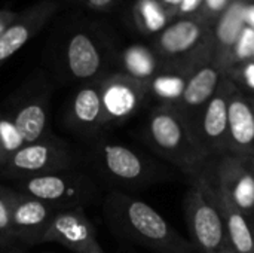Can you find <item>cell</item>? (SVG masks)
Segmentation results:
<instances>
[{"mask_svg": "<svg viewBox=\"0 0 254 253\" xmlns=\"http://www.w3.org/2000/svg\"><path fill=\"white\" fill-rule=\"evenodd\" d=\"M243 158H244V161H246V164H247L249 170L252 171V174H253V177H254V149L252 151V152H249L247 155H244Z\"/></svg>", "mask_w": 254, "mask_h": 253, "instance_id": "obj_33", "label": "cell"}, {"mask_svg": "<svg viewBox=\"0 0 254 253\" xmlns=\"http://www.w3.org/2000/svg\"><path fill=\"white\" fill-rule=\"evenodd\" d=\"M18 12H13L10 9H0V34L16 19Z\"/></svg>", "mask_w": 254, "mask_h": 253, "instance_id": "obj_28", "label": "cell"}, {"mask_svg": "<svg viewBox=\"0 0 254 253\" xmlns=\"http://www.w3.org/2000/svg\"><path fill=\"white\" fill-rule=\"evenodd\" d=\"M134 19L137 27L147 34L161 33L167 27V9L158 0H135Z\"/></svg>", "mask_w": 254, "mask_h": 253, "instance_id": "obj_22", "label": "cell"}, {"mask_svg": "<svg viewBox=\"0 0 254 253\" xmlns=\"http://www.w3.org/2000/svg\"><path fill=\"white\" fill-rule=\"evenodd\" d=\"M110 231L128 243L152 253H193L195 248L146 201L113 189L101 201Z\"/></svg>", "mask_w": 254, "mask_h": 253, "instance_id": "obj_1", "label": "cell"}, {"mask_svg": "<svg viewBox=\"0 0 254 253\" xmlns=\"http://www.w3.org/2000/svg\"><path fill=\"white\" fill-rule=\"evenodd\" d=\"M25 143L19 128L6 110H0V167Z\"/></svg>", "mask_w": 254, "mask_h": 253, "instance_id": "obj_24", "label": "cell"}, {"mask_svg": "<svg viewBox=\"0 0 254 253\" xmlns=\"http://www.w3.org/2000/svg\"><path fill=\"white\" fill-rule=\"evenodd\" d=\"M249 221H250V227H252V234H253V253H254V215H253V216H249Z\"/></svg>", "mask_w": 254, "mask_h": 253, "instance_id": "obj_35", "label": "cell"}, {"mask_svg": "<svg viewBox=\"0 0 254 253\" xmlns=\"http://www.w3.org/2000/svg\"><path fill=\"white\" fill-rule=\"evenodd\" d=\"M234 58L237 61H247L253 58L254 54V30L252 27L246 25L241 36L238 37L234 49Z\"/></svg>", "mask_w": 254, "mask_h": 253, "instance_id": "obj_26", "label": "cell"}, {"mask_svg": "<svg viewBox=\"0 0 254 253\" xmlns=\"http://www.w3.org/2000/svg\"><path fill=\"white\" fill-rule=\"evenodd\" d=\"M250 104H252V107H253V110H254V100L252 101V103H250Z\"/></svg>", "mask_w": 254, "mask_h": 253, "instance_id": "obj_37", "label": "cell"}, {"mask_svg": "<svg viewBox=\"0 0 254 253\" xmlns=\"http://www.w3.org/2000/svg\"><path fill=\"white\" fill-rule=\"evenodd\" d=\"M204 0H183L179 6V10L182 13H192L196 9H199V6L202 4Z\"/></svg>", "mask_w": 254, "mask_h": 253, "instance_id": "obj_30", "label": "cell"}, {"mask_svg": "<svg viewBox=\"0 0 254 253\" xmlns=\"http://www.w3.org/2000/svg\"><path fill=\"white\" fill-rule=\"evenodd\" d=\"M88 161L104 182L122 192L124 189L147 188L167 177V171L152 158L125 143L109 142L103 136L92 140Z\"/></svg>", "mask_w": 254, "mask_h": 253, "instance_id": "obj_3", "label": "cell"}, {"mask_svg": "<svg viewBox=\"0 0 254 253\" xmlns=\"http://www.w3.org/2000/svg\"><path fill=\"white\" fill-rule=\"evenodd\" d=\"M147 82L137 81L122 72L100 79V97L104 131L119 127L131 119L149 97Z\"/></svg>", "mask_w": 254, "mask_h": 253, "instance_id": "obj_9", "label": "cell"}, {"mask_svg": "<svg viewBox=\"0 0 254 253\" xmlns=\"http://www.w3.org/2000/svg\"><path fill=\"white\" fill-rule=\"evenodd\" d=\"M243 82L246 84V86L254 91V61L247 63L243 67Z\"/></svg>", "mask_w": 254, "mask_h": 253, "instance_id": "obj_29", "label": "cell"}, {"mask_svg": "<svg viewBox=\"0 0 254 253\" xmlns=\"http://www.w3.org/2000/svg\"><path fill=\"white\" fill-rule=\"evenodd\" d=\"M42 243H57L71 253H106L85 209L57 212Z\"/></svg>", "mask_w": 254, "mask_h": 253, "instance_id": "obj_10", "label": "cell"}, {"mask_svg": "<svg viewBox=\"0 0 254 253\" xmlns=\"http://www.w3.org/2000/svg\"><path fill=\"white\" fill-rule=\"evenodd\" d=\"M144 137L162 160L190 177L196 179L205 171L211 155L173 104L161 103L150 112Z\"/></svg>", "mask_w": 254, "mask_h": 253, "instance_id": "obj_2", "label": "cell"}, {"mask_svg": "<svg viewBox=\"0 0 254 253\" xmlns=\"http://www.w3.org/2000/svg\"><path fill=\"white\" fill-rule=\"evenodd\" d=\"M222 76L219 69L213 66H204L195 70L188 78L180 100L176 104H173L174 109L183 118V121L188 124V127L193 131V134L204 107L216 94Z\"/></svg>", "mask_w": 254, "mask_h": 253, "instance_id": "obj_16", "label": "cell"}, {"mask_svg": "<svg viewBox=\"0 0 254 253\" xmlns=\"http://www.w3.org/2000/svg\"><path fill=\"white\" fill-rule=\"evenodd\" d=\"M15 183L16 188L13 189L43 201L57 212L85 209L101 201L98 182L79 166L24 179Z\"/></svg>", "mask_w": 254, "mask_h": 253, "instance_id": "obj_4", "label": "cell"}, {"mask_svg": "<svg viewBox=\"0 0 254 253\" xmlns=\"http://www.w3.org/2000/svg\"><path fill=\"white\" fill-rule=\"evenodd\" d=\"M60 9V0H40L22 12L0 34V67L37 36Z\"/></svg>", "mask_w": 254, "mask_h": 253, "instance_id": "obj_14", "label": "cell"}, {"mask_svg": "<svg viewBox=\"0 0 254 253\" xmlns=\"http://www.w3.org/2000/svg\"><path fill=\"white\" fill-rule=\"evenodd\" d=\"M58 58L63 76L79 85L97 82L110 73V48L98 33L88 28L70 33L61 45Z\"/></svg>", "mask_w": 254, "mask_h": 253, "instance_id": "obj_6", "label": "cell"}, {"mask_svg": "<svg viewBox=\"0 0 254 253\" xmlns=\"http://www.w3.org/2000/svg\"><path fill=\"white\" fill-rule=\"evenodd\" d=\"M15 243L12 228V207L9 198V188L0 185V246Z\"/></svg>", "mask_w": 254, "mask_h": 253, "instance_id": "obj_25", "label": "cell"}, {"mask_svg": "<svg viewBox=\"0 0 254 253\" xmlns=\"http://www.w3.org/2000/svg\"><path fill=\"white\" fill-rule=\"evenodd\" d=\"M64 125L76 136L95 140L103 136V109L100 97V81L82 84L71 95L65 113Z\"/></svg>", "mask_w": 254, "mask_h": 253, "instance_id": "obj_12", "label": "cell"}, {"mask_svg": "<svg viewBox=\"0 0 254 253\" xmlns=\"http://www.w3.org/2000/svg\"><path fill=\"white\" fill-rule=\"evenodd\" d=\"M220 253H237V252H235L231 246H226V248H225V249H223Z\"/></svg>", "mask_w": 254, "mask_h": 253, "instance_id": "obj_36", "label": "cell"}, {"mask_svg": "<svg viewBox=\"0 0 254 253\" xmlns=\"http://www.w3.org/2000/svg\"><path fill=\"white\" fill-rule=\"evenodd\" d=\"M68 1L95 12H109L119 3V0H68Z\"/></svg>", "mask_w": 254, "mask_h": 253, "instance_id": "obj_27", "label": "cell"}, {"mask_svg": "<svg viewBox=\"0 0 254 253\" xmlns=\"http://www.w3.org/2000/svg\"><path fill=\"white\" fill-rule=\"evenodd\" d=\"M188 78L179 72L173 70H162L153 79L147 82L149 94L161 100L165 104H176L186 86Z\"/></svg>", "mask_w": 254, "mask_h": 253, "instance_id": "obj_21", "label": "cell"}, {"mask_svg": "<svg viewBox=\"0 0 254 253\" xmlns=\"http://www.w3.org/2000/svg\"><path fill=\"white\" fill-rule=\"evenodd\" d=\"M235 86L228 81H222L216 94L204 107L195 136L210 155L228 154V107Z\"/></svg>", "mask_w": 254, "mask_h": 253, "instance_id": "obj_13", "label": "cell"}, {"mask_svg": "<svg viewBox=\"0 0 254 253\" xmlns=\"http://www.w3.org/2000/svg\"><path fill=\"white\" fill-rule=\"evenodd\" d=\"M183 209L190 243L195 251L220 253L229 246L216 192L205 173L193 179V185L186 194Z\"/></svg>", "mask_w": 254, "mask_h": 253, "instance_id": "obj_5", "label": "cell"}, {"mask_svg": "<svg viewBox=\"0 0 254 253\" xmlns=\"http://www.w3.org/2000/svg\"><path fill=\"white\" fill-rule=\"evenodd\" d=\"M9 198L13 240L25 246L40 245L57 210L13 188H9Z\"/></svg>", "mask_w": 254, "mask_h": 253, "instance_id": "obj_11", "label": "cell"}, {"mask_svg": "<svg viewBox=\"0 0 254 253\" xmlns=\"http://www.w3.org/2000/svg\"><path fill=\"white\" fill-rule=\"evenodd\" d=\"M244 18H246V25L252 27L254 30V6H247L246 7Z\"/></svg>", "mask_w": 254, "mask_h": 253, "instance_id": "obj_32", "label": "cell"}, {"mask_svg": "<svg viewBox=\"0 0 254 253\" xmlns=\"http://www.w3.org/2000/svg\"><path fill=\"white\" fill-rule=\"evenodd\" d=\"M77 163L79 157L71 145L55 134H51L37 142L24 145L0 167V176L19 182L74 167Z\"/></svg>", "mask_w": 254, "mask_h": 253, "instance_id": "obj_7", "label": "cell"}, {"mask_svg": "<svg viewBox=\"0 0 254 253\" xmlns=\"http://www.w3.org/2000/svg\"><path fill=\"white\" fill-rule=\"evenodd\" d=\"M244 10H246V6H243L241 3H235L220 18L216 27V37L222 48L231 49V51L234 49L238 37L241 36L246 27Z\"/></svg>", "mask_w": 254, "mask_h": 253, "instance_id": "obj_23", "label": "cell"}, {"mask_svg": "<svg viewBox=\"0 0 254 253\" xmlns=\"http://www.w3.org/2000/svg\"><path fill=\"white\" fill-rule=\"evenodd\" d=\"M214 188L225 192L246 215H254V177L243 157L222 155L211 174H207Z\"/></svg>", "mask_w": 254, "mask_h": 253, "instance_id": "obj_15", "label": "cell"}, {"mask_svg": "<svg viewBox=\"0 0 254 253\" xmlns=\"http://www.w3.org/2000/svg\"><path fill=\"white\" fill-rule=\"evenodd\" d=\"M51 97L52 88L40 73L33 75L12 97L6 110L19 128L25 143L51 136Z\"/></svg>", "mask_w": 254, "mask_h": 253, "instance_id": "obj_8", "label": "cell"}, {"mask_svg": "<svg viewBox=\"0 0 254 253\" xmlns=\"http://www.w3.org/2000/svg\"><path fill=\"white\" fill-rule=\"evenodd\" d=\"M204 1L207 3L208 9L213 10V12H220V10H223L225 6H226V3H228V0H204Z\"/></svg>", "mask_w": 254, "mask_h": 253, "instance_id": "obj_31", "label": "cell"}, {"mask_svg": "<svg viewBox=\"0 0 254 253\" xmlns=\"http://www.w3.org/2000/svg\"><path fill=\"white\" fill-rule=\"evenodd\" d=\"M165 9H174V7H179L180 6V3L183 1V0H158Z\"/></svg>", "mask_w": 254, "mask_h": 253, "instance_id": "obj_34", "label": "cell"}, {"mask_svg": "<svg viewBox=\"0 0 254 253\" xmlns=\"http://www.w3.org/2000/svg\"><path fill=\"white\" fill-rule=\"evenodd\" d=\"M253 61H254V54H253Z\"/></svg>", "mask_w": 254, "mask_h": 253, "instance_id": "obj_38", "label": "cell"}, {"mask_svg": "<svg viewBox=\"0 0 254 253\" xmlns=\"http://www.w3.org/2000/svg\"><path fill=\"white\" fill-rule=\"evenodd\" d=\"M119 60H121V66H122V73L128 75L137 81L149 82L158 73L162 72L156 54L141 45L128 46L121 54Z\"/></svg>", "mask_w": 254, "mask_h": 253, "instance_id": "obj_20", "label": "cell"}, {"mask_svg": "<svg viewBox=\"0 0 254 253\" xmlns=\"http://www.w3.org/2000/svg\"><path fill=\"white\" fill-rule=\"evenodd\" d=\"M201 39V27L189 19L167 25L156 39L158 55L165 58L180 57L193 49Z\"/></svg>", "mask_w": 254, "mask_h": 253, "instance_id": "obj_19", "label": "cell"}, {"mask_svg": "<svg viewBox=\"0 0 254 253\" xmlns=\"http://www.w3.org/2000/svg\"><path fill=\"white\" fill-rule=\"evenodd\" d=\"M254 149V110L237 89L228 107V154L244 157Z\"/></svg>", "mask_w": 254, "mask_h": 253, "instance_id": "obj_17", "label": "cell"}, {"mask_svg": "<svg viewBox=\"0 0 254 253\" xmlns=\"http://www.w3.org/2000/svg\"><path fill=\"white\" fill-rule=\"evenodd\" d=\"M214 192L229 246L237 253H253V234L247 215L225 192L217 188Z\"/></svg>", "mask_w": 254, "mask_h": 253, "instance_id": "obj_18", "label": "cell"}]
</instances>
